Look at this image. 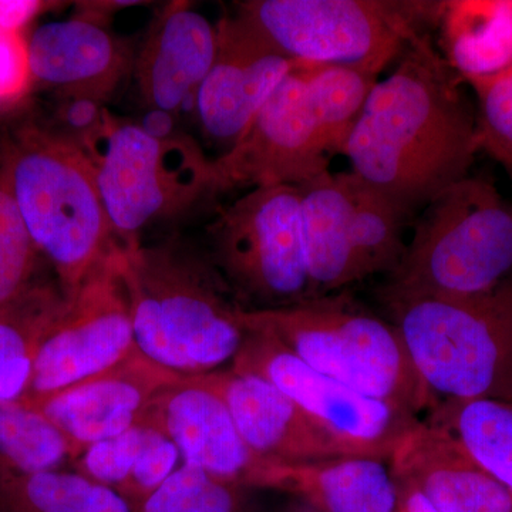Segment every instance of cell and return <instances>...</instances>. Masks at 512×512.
I'll return each mask as SVG.
<instances>
[{
	"mask_svg": "<svg viewBox=\"0 0 512 512\" xmlns=\"http://www.w3.org/2000/svg\"><path fill=\"white\" fill-rule=\"evenodd\" d=\"M511 274L512 204L491 181L468 175L426 205L382 295L384 302L477 295Z\"/></svg>",
	"mask_w": 512,
	"mask_h": 512,
	"instance_id": "obj_5",
	"label": "cell"
},
{
	"mask_svg": "<svg viewBox=\"0 0 512 512\" xmlns=\"http://www.w3.org/2000/svg\"><path fill=\"white\" fill-rule=\"evenodd\" d=\"M212 264L248 311L312 299L296 185L251 188L207 227Z\"/></svg>",
	"mask_w": 512,
	"mask_h": 512,
	"instance_id": "obj_9",
	"label": "cell"
},
{
	"mask_svg": "<svg viewBox=\"0 0 512 512\" xmlns=\"http://www.w3.org/2000/svg\"><path fill=\"white\" fill-rule=\"evenodd\" d=\"M37 255L10 190L8 167L0 157V308L35 282Z\"/></svg>",
	"mask_w": 512,
	"mask_h": 512,
	"instance_id": "obj_30",
	"label": "cell"
},
{
	"mask_svg": "<svg viewBox=\"0 0 512 512\" xmlns=\"http://www.w3.org/2000/svg\"><path fill=\"white\" fill-rule=\"evenodd\" d=\"M154 433L156 430L137 424L110 439L97 441L72 461L76 473L117 490L133 470Z\"/></svg>",
	"mask_w": 512,
	"mask_h": 512,
	"instance_id": "obj_32",
	"label": "cell"
},
{
	"mask_svg": "<svg viewBox=\"0 0 512 512\" xmlns=\"http://www.w3.org/2000/svg\"><path fill=\"white\" fill-rule=\"evenodd\" d=\"M0 512H134L114 488L79 473H0Z\"/></svg>",
	"mask_w": 512,
	"mask_h": 512,
	"instance_id": "obj_25",
	"label": "cell"
},
{
	"mask_svg": "<svg viewBox=\"0 0 512 512\" xmlns=\"http://www.w3.org/2000/svg\"><path fill=\"white\" fill-rule=\"evenodd\" d=\"M217 32V56L195 96V110L204 136L227 153L296 63L238 13L220 19Z\"/></svg>",
	"mask_w": 512,
	"mask_h": 512,
	"instance_id": "obj_13",
	"label": "cell"
},
{
	"mask_svg": "<svg viewBox=\"0 0 512 512\" xmlns=\"http://www.w3.org/2000/svg\"><path fill=\"white\" fill-rule=\"evenodd\" d=\"M10 190L39 254L70 298L120 247L89 154L60 131L29 124L2 153Z\"/></svg>",
	"mask_w": 512,
	"mask_h": 512,
	"instance_id": "obj_3",
	"label": "cell"
},
{
	"mask_svg": "<svg viewBox=\"0 0 512 512\" xmlns=\"http://www.w3.org/2000/svg\"><path fill=\"white\" fill-rule=\"evenodd\" d=\"M298 64L320 143L328 154H342L366 101L377 84V74L339 64Z\"/></svg>",
	"mask_w": 512,
	"mask_h": 512,
	"instance_id": "obj_26",
	"label": "cell"
},
{
	"mask_svg": "<svg viewBox=\"0 0 512 512\" xmlns=\"http://www.w3.org/2000/svg\"><path fill=\"white\" fill-rule=\"evenodd\" d=\"M181 379L136 349L110 369L26 406L62 431L73 461L97 441L137 426L148 404Z\"/></svg>",
	"mask_w": 512,
	"mask_h": 512,
	"instance_id": "obj_14",
	"label": "cell"
},
{
	"mask_svg": "<svg viewBox=\"0 0 512 512\" xmlns=\"http://www.w3.org/2000/svg\"><path fill=\"white\" fill-rule=\"evenodd\" d=\"M120 247L66 299L42 340L28 392L18 403L39 402L110 369L137 349L120 275Z\"/></svg>",
	"mask_w": 512,
	"mask_h": 512,
	"instance_id": "obj_11",
	"label": "cell"
},
{
	"mask_svg": "<svg viewBox=\"0 0 512 512\" xmlns=\"http://www.w3.org/2000/svg\"><path fill=\"white\" fill-rule=\"evenodd\" d=\"M138 424L173 441L185 464L254 487L264 458L242 439L220 394L198 377H183L158 394Z\"/></svg>",
	"mask_w": 512,
	"mask_h": 512,
	"instance_id": "obj_15",
	"label": "cell"
},
{
	"mask_svg": "<svg viewBox=\"0 0 512 512\" xmlns=\"http://www.w3.org/2000/svg\"><path fill=\"white\" fill-rule=\"evenodd\" d=\"M104 101L84 94H64L57 111L62 123L64 136L72 138L84 148L99 136L111 114L104 107Z\"/></svg>",
	"mask_w": 512,
	"mask_h": 512,
	"instance_id": "obj_35",
	"label": "cell"
},
{
	"mask_svg": "<svg viewBox=\"0 0 512 512\" xmlns=\"http://www.w3.org/2000/svg\"><path fill=\"white\" fill-rule=\"evenodd\" d=\"M460 76L424 33L377 82L342 154L352 173L383 192L406 217L468 177L477 111Z\"/></svg>",
	"mask_w": 512,
	"mask_h": 512,
	"instance_id": "obj_1",
	"label": "cell"
},
{
	"mask_svg": "<svg viewBox=\"0 0 512 512\" xmlns=\"http://www.w3.org/2000/svg\"><path fill=\"white\" fill-rule=\"evenodd\" d=\"M329 171V158L295 64L237 144L212 160L211 195L239 187L301 185Z\"/></svg>",
	"mask_w": 512,
	"mask_h": 512,
	"instance_id": "obj_12",
	"label": "cell"
},
{
	"mask_svg": "<svg viewBox=\"0 0 512 512\" xmlns=\"http://www.w3.org/2000/svg\"><path fill=\"white\" fill-rule=\"evenodd\" d=\"M64 305L59 285L33 282L0 308V404L25 397L42 340Z\"/></svg>",
	"mask_w": 512,
	"mask_h": 512,
	"instance_id": "obj_23",
	"label": "cell"
},
{
	"mask_svg": "<svg viewBox=\"0 0 512 512\" xmlns=\"http://www.w3.org/2000/svg\"><path fill=\"white\" fill-rule=\"evenodd\" d=\"M244 487L181 464L134 512H244Z\"/></svg>",
	"mask_w": 512,
	"mask_h": 512,
	"instance_id": "obj_29",
	"label": "cell"
},
{
	"mask_svg": "<svg viewBox=\"0 0 512 512\" xmlns=\"http://www.w3.org/2000/svg\"><path fill=\"white\" fill-rule=\"evenodd\" d=\"M175 117H177L175 114L168 113V111L150 109L141 123H138V126L143 128L150 136L170 138L178 133V131H175Z\"/></svg>",
	"mask_w": 512,
	"mask_h": 512,
	"instance_id": "obj_37",
	"label": "cell"
},
{
	"mask_svg": "<svg viewBox=\"0 0 512 512\" xmlns=\"http://www.w3.org/2000/svg\"><path fill=\"white\" fill-rule=\"evenodd\" d=\"M296 187L312 299L366 279L353 247L349 174L326 171Z\"/></svg>",
	"mask_w": 512,
	"mask_h": 512,
	"instance_id": "obj_21",
	"label": "cell"
},
{
	"mask_svg": "<svg viewBox=\"0 0 512 512\" xmlns=\"http://www.w3.org/2000/svg\"><path fill=\"white\" fill-rule=\"evenodd\" d=\"M180 460V451L173 441L156 431L137 458L133 470L117 488V493L123 495L133 508L137 507L177 470Z\"/></svg>",
	"mask_w": 512,
	"mask_h": 512,
	"instance_id": "obj_33",
	"label": "cell"
},
{
	"mask_svg": "<svg viewBox=\"0 0 512 512\" xmlns=\"http://www.w3.org/2000/svg\"><path fill=\"white\" fill-rule=\"evenodd\" d=\"M231 369L261 377L281 390L353 457L389 461L403 434L420 420L312 369L266 333L247 330Z\"/></svg>",
	"mask_w": 512,
	"mask_h": 512,
	"instance_id": "obj_10",
	"label": "cell"
},
{
	"mask_svg": "<svg viewBox=\"0 0 512 512\" xmlns=\"http://www.w3.org/2000/svg\"><path fill=\"white\" fill-rule=\"evenodd\" d=\"M444 3L247 0L237 13L292 62L359 67L379 76L426 26L440 23Z\"/></svg>",
	"mask_w": 512,
	"mask_h": 512,
	"instance_id": "obj_7",
	"label": "cell"
},
{
	"mask_svg": "<svg viewBox=\"0 0 512 512\" xmlns=\"http://www.w3.org/2000/svg\"><path fill=\"white\" fill-rule=\"evenodd\" d=\"M289 512H319L316 511L315 508L311 507V505L306 503H299L296 504L295 507H292V510H289Z\"/></svg>",
	"mask_w": 512,
	"mask_h": 512,
	"instance_id": "obj_39",
	"label": "cell"
},
{
	"mask_svg": "<svg viewBox=\"0 0 512 512\" xmlns=\"http://www.w3.org/2000/svg\"><path fill=\"white\" fill-rule=\"evenodd\" d=\"M255 487L286 491L319 512H394L397 485L387 461L345 457L312 464L265 461Z\"/></svg>",
	"mask_w": 512,
	"mask_h": 512,
	"instance_id": "obj_20",
	"label": "cell"
},
{
	"mask_svg": "<svg viewBox=\"0 0 512 512\" xmlns=\"http://www.w3.org/2000/svg\"><path fill=\"white\" fill-rule=\"evenodd\" d=\"M197 377L220 394L256 456L284 464L353 457L328 430L261 377L231 367Z\"/></svg>",
	"mask_w": 512,
	"mask_h": 512,
	"instance_id": "obj_16",
	"label": "cell"
},
{
	"mask_svg": "<svg viewBox=\"0 0 512 512\" xmlns=\"http://www.w3.org/2000/svg\"><path fill=\"white\" fill-rule=\"evenodd\" d=\"M397 504L394 512H439L413 485L396 481Z\"/></svg>",
	"mask_w": 512,
	"mask_h": 512,
	"instance_id": "obj_38",
	"label": "cell"
},
{
	"mask_svg": "<svg viewBox=\"0 0 512 512\" xmlns=\"http://www.w3.org/2000/svg\"><path fill=\"white\" fill-rule=\"evenodd\" d=\"M52 3L40 0H0V29L23 32Z\"/></svg>",
	"mask_w": 512,
	"mask_h": 512,
	"instance_id": "obj_36",
	"label": "cell"
},
{
	"mask_svg": "<svg viewBox=\"0 0 512 512\" xmlns=\"http://www.w3.org/2000/svg\"><path fill=\"white\" fill-rule=\"evenodd\" d=\"M28 56L33 83L103 101L131 69L126 43L80 16L39 26L28 39Z\"/></svg>",
	"mask_w": 512,
	"mask_h": 512,
	"instance_id": "obj_18",
	"label": "cell"
},
{
	"mask_svg": "<svg viewBox=\"0 0 512 512\" xmlns=\"http://www.w3.org/2000/svg\"><path fill=\"white\" fill-rule=\"evenodd\" d=\"M505 72L512 74V64H511L510 67H508L507 70H505Z\"/></svg>",
	"mask_w": 512,
	"mask_h": 512,
	"instance_id": "obj_40",
	"label": "cell"
},
{
	"mask_svg": "<svg viewBox=\"0 0 512 512\" xmlns=\"http://www.w3.org/2000/svg\"><path fill=\"white\" fill-rule=\"evenodd\" d=\"M83 150L123 248L140 244L141 232L154 222L180 215L211 195L212 160L187 134L156 138L138 123L110 116Z\"/></svg>",
	"mask_w": 512,
	"mask_h": 512,
	"instance_id": "obj_8",
	"label": "cell"
},
{
	"mask_svg": "<svg viewBox=\"0 0 512 512\" xmlns=\"http://www.w3.org/2000/svg\"><path fill=\"white\" fill-rule=\"evenodd\" d=\"M477 94V143L505 170H512V74L468 80Z\"/></svg>",
	"mask_w": 512,
	"mask_h": 512,
	"instance_id": "obj_31",
	"label": "cell"
},
{
	"mask_svg": "<svg viewBox=\"0 0 512 512\" xmlns=\"http://www.w3.org/2000/svg\"><path fill=\"white\" fill-rule=\"evenodd\" d=\"M508 174H510L511 178H512V170L508 171Z\"/></svg>",
	"mask_w": 512,
	"mask_h": 512,
	"instance_id": "obj_41",
	"label": "cell"
},
{
	"mask_svg": "<svg viewBox=\"0 0 512 512\" xmlns=\"http://www.w3.org/2000/svg\"><path fill=\"white\" fill-rule=\"evenodd\" d=\"M245 330L266 333L302 362L380 402L419 417L437 403L399 330L345 293L286 308L242 309Z\"/></svg>",
	"mask_w": 512,
	"mask_h": 512,
	"instance_id": "obj_4",
	"label": "cell"
},
{
	"mask_svg": "<svg viewBox=\"0 0 512 512\" xmlns=\"http://www.w3.org/2000/svg\"><path fill=\"white\" fill-rule=\"evenodd\" d=\"M217 47V25L187 3L167 6L137 57L138 90L147 106L177 116L185 101L195 100Z\"/></svg>",
	"mask_w": 512,
	"mask_h": 512,
	"instance_id": "obj_19",
	"label": "cell"
},
{
	"mask_svg": "<svg viewBox=\"0 0 512 512\" xmlns=\"http://www.w3.org/2000/svg\"><path fill=\"white\" fill-rule=\"evenodd\" d=\"M427 423L450 431L512 493V402L439 399L429 410Z\"/></svg>",
	"mask_w": 512,
	"mask_h": 512,
	"instance_id": "obj_24",
	"label": "cell"
},
{
	"mask_svg": "<svg viewBox=\"0 0 512 512\" xmlns=\"http://www.w3.org/2000/svg\"><path fill=\"white\" fill-rule=\"evenodd\" d=\"M120 275L137 349L180 377L232 363L247 330L242 306L207 249L181 237L120 247Z\"/></svg>",
	"mask_w": 512,
	"mask_h": 512,
	"instance_id": "obj_2",
	"label": "cell"
},
{
	"mask_svg": "<svg viewBox=\"0 0 512 512\" xmlns=\"http://www.w3.org/2000/svg\"><path fill=\"white\" fill-rule=\"evenodd\" d=\"M394 480L413 485L439 512H512V493L450 431L417 421L389 461Z\"/></svg>",
	"mask_w": 512,
	"mask_h": 512,
	"instance_id": "obj_17",
	"label": "cell"
},
{
	"mask_svg": "<svg viewBox=\"0 0 512 512\" xmlns=\"http://www.w3.org/2000/svg\"><path fill=\"white\" fill-rule=\"evenodd\" d=\"M72 457L69 440L39 410L23 403L0 404V473L59 470Z\"/></svg>",
	"mask_w": 512,
	"mask_h": 512,
	"instance_id": "obj_28",
	"label": "cell"
},
{
	"mask_svg": "<svg viewBox=\"0 0 512 512\" xmlns=\"http://www.w3.org/2000/svg\"><path fill=\"white\" fill-rule=\"evenodd\" d=\"M32 86L28 39L23 32L0 29V107L16 103Z\"/></svg>",
	"mask_w": 512,
	"mask_h": 512,
	"instance_id": "obj_34",
	"label": "cell"
},
{
	"mask_svg": "<svg viewBox=\"0 0 512 512\" xmlns=\"http://www.w3.org/2000/svg\"><path fill=\"white\" fill-rule=\"evenodd\" d=\"M352 238L363 275L387 274L399 265L406 245V215L389 197L349 171Z\"/></svg>",
	"mask_w": 512,
	"mask_h": 512,
	"instance_id": "obj_27",
	"label": "cell"
},
{
	"mask_svg": "<svg viewBox=\"0 0 512 512\" xmlns=\"http://www.w3.org/2000/svg\"><path fill=\"white\" fill-rule=\"evenodd\" d=\"M446 60L466 82L512 64V0H451L440 19Z\"/></svg>",
	"mask_w": 512,
	"mask_h": 512,
	"instance_id": "obj_22",
	"label": "cell"
},
{
	"mask_svg": "<svg viewBox=\"0 0 512 512\" xmlns=\"http://www.w3.org/2000/svg\"><path fill=\"white\" fill-rule=\"evenodd\" d=\"M384 303L437 399L512 402V274L477 295Z\"/></svg>",
	"mask_w": 512,
	"mask_h": 512,
	"instance_id": "obj_6",
	"label": "cell"
}]
</instances>
